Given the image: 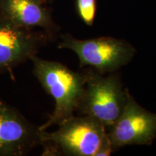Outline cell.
I'll list each match as a JSON object with an SVG mask.
<instances>
[{
    "instance_id": "cell-1",
    "label": "cell",
    "mask_w": 156,
    "mask_h": 156,
    "mask_svg": "<svg viewBox=\"0 0 156 156\" xmlns=\"http://www.w3.org/2000/svg\"><path fill=\"white\" fill-rule=\"evenodd\" d=\"M33 73L46 92L53 98L55 107L47 122L39 126L41 131L59 125L74 116L83 95L85 83L83 72L76 73L60 62L34 56Z\"/></svg>"
},
{
    "instance_id": "cell-2",
    "label": "cell",
    "mask_w": 156,
    "mask_h": 156,
    "mask_svg": "<svg viewBox=\"0 0 156 156\" xmlns=\"http://www.w3.org/2000/svg\"><path fill=\"white\" fill-rule=\"evenodd\" d=\"M83 73L85 87L77 111L82 116L92 117L110 129L122 114L129 93L124 89L117 74L106 76L92 68L85 69Z\"/></svg>"
},
{
    "instance_id": "cell-3",
    "label": "cell",
    "mask_w": 156,
    "mask_h": 156,
    "mask_svg": "<svg viewBox=\"0 0 156 156\" xmlns=\"http://www.w3.org/2000/svg\"><path fill=\"white\" fill-rule=\"evenodd\" d=\"M58 48L75 52L81 67L87 66L104 75L115 73L128 64L136 53L129 43L108 36L80 40L70 34H64Z\"/></svg>"
},
{
    "instance_id": "cell-4",
    "label": "cell",
    "mask_w": 156,
    "mask_h": 156,
    "mask_svg": "<svg viewBox=\"0 0 156 156\" xmlns=\"http://www.w3.org/2000/svg\"><path fill=\"white\" fill-rule=\"evenodd\" d=\"M107 135L106 128L90 116H75L58 125L56 131H43L42 144L53 145L55 151L68 156H95Z\"/></svg>"
},
{
    "instance_id": "cell-5",
    "label": "cell",
    "mask_w": 156,
    "mask_h": 156,
    "mask_svg": "<svg viewBox=\"0 0 156 156\" xmlns=\"http://www.w3.org/2000/svg\"><path fill=\"white\" fill-rule=\"evenodd\" d=\"M51 38L45 31L20 27L0 13V73L30 60Z\"/></svg>"
},
{
    "instance_id": "cell-6",
    "label": "cell",
    "mask_w": 156,
    "mask_h": 156,
    "mask_svg": "<svg viewBox=\"0 0 156 156\" xmlns=\"http://www.w3.org/2000/svg\"><path fill=\"white\" fill-rule=\"evenodd\" d=\"M156 134V115L140 106L129 93L124 110L107 132L114 151L127 145H147Z\"/></svg>"
},
{
    "instance_id": "cell-7",
    "label": "cell",
    "mask_w": 156,
    "mask_h": 156,
    "mask_svg": "<svg viewBox=\"0 0 156 156\" xmlns=\"http://www.w3.org/2000/svg\"><path fill=\"white\" fill-rule=\"evenodd\" d=\"M41 130L0 101V156H22L42 145Z\"/></svg>"
},
{
    "instance_id": "cell-8",
    "label": "cell",
    "mask_w": 156,
    "mask_h": 156,
    "mask_svg": "<svg viewBox=\"0 0 156 156\" xmlns=\"http://www.w3.org/2000/svg\"><path fill=\"white\" fill-rule=\"evenodd\" d=\"M44 0H0V13L20 27L41 28L52 38L58 30Z\"/></svg>"
},
{
    "instance_id": "cell-9",
    "label": "cell",
    "mask_w": 156,
    "mask_h": 156,
    "mask_svg": "<svg viewBox=\"0 0 156 156\" xmlns=\"http://www.w3.org/2000/svg\"><path fill=\"white\" fill-rule=\"evenodd\" d=\"M80 17L88 26L93 25L96 14V0H76Z\"/></svg>"
},
{
    "instance_id": "cell-10",
    "label": "cell",
    "mask_w": 156,
    "mask_h": 156,
    "mask_svg": "<svg viewBox=\"0 0 156 156\" xmlns=\"http://www.w3.org/2000/svg\"><path fill=\"white\" fill-rule=\"evenodd\" d=\"M113 152H114V151L113 149L112 143H111L108 136L106 135V139L101 144L99 149L98 150L96 153H95V156H109L112 155Z\"/></svg>"
},
{
    "instance_id": "cell-11",
    "label": "cell",
    "mask_w": 156,
    "mask_h": 156,
    "mask_svg": "<svg viewBox=\"0 0 156 156\" xmlns=\"http://www.w3.org/2000/svg\"><path fill=\"white\" fill-rule=\"evenodd\" d=\"M52 1H53V0H44V2L46 4H48V3H49V2H51Z\"/></svg>"
}]
</instances>
